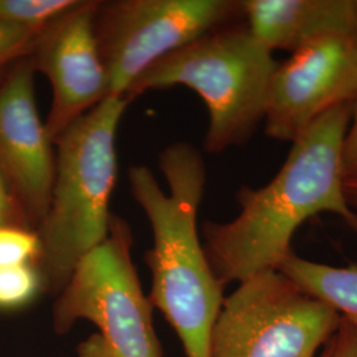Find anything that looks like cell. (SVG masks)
I'll use <instances>...</instances> for the list:
<instances>
[{"label":"cell","instance_id":"obj_1","mask_svg":"<svg viewBox=\"0 0 357 357\" xmlns=\"http://www.w3.org/2000/svg\"><path fill=\"white\" fill-rule=\"evenodd\" d=\"M354 102L319 116L293 142L280 172L266 185L243 188L240 213L229 222L204 225V250L218 282L246 281L278 270L291 240L308 218L331 212L357 231V215L345 197L344 142Z\"/></svg>","mask_w":357,"mask_h":357},{"label":"cell","instance_id":"obj_2","mask_svg":"<svg viewBox=\"0 0 357 357\" xmlns=\"http://www.w3.org/2000/svg\"><path fill=\"white\" fill-rule=\"evenodd\" d=\"M158 166L168 192L147 166L130 167L128 174L131 196L153 231V248L146 255L151 273L149 301L178 333L185 356L209 357L224 286L209 265L197 230L206 183L204 159L190 143L176 142L160 153Z\"/></svg>","mask_w":357,"mask_h":357},{"label":"cell","instance_id":"obj_3","mask_svg":"<svg viewBox=\"0 0 357 357\" xmlns=\"http://www.w3.org/2000/svg\"><path fill=\"white\" fill-rule=\"evenodd\" d=\"M109 96L56 141V171L47 215L38 225L44 291L59 295L78 262L106 240L116 180V131L128 106Z\"/></svg>","mask_w":357,"mask_h":357},{"label":"cell","instance_id":"obj_4","mask_svg":"<svg viewBox=\"0 0 357 357\" xmlns=\"http://www.w3.org/2000/svg\"><path fill=\"white\" fill-rule=\"evenodd\" d=\"M277 66L248 28L215 29L153 64L125 97L131 102L144 91L176 85L193 90L209 115L205 150L222 153L248 141L265 118Z\"/></svg>","mask_w":357,"mask_h":357},{"label":"cell","instance_id":"obj_5","mask_svg":"<svg viewBox=\"0 0 357 357\" xmlns=\"http://www.w3.org/2000/svg\"><path fill=\"white\" fill-rule=\"evenodd\" d=\"M132 230L113 215L106 240L85 255L57 295L53 327L69 331L78 320L100 330L115 357H162L153 308L132 262Z\"/></svg>","mask_w":357,"mask_h":357},{"label":"cell","instance_id":"obj_6","mask_svg":"<svg viewBox=\"0 0 357 357\" xmlns=\"http://www.w3.org/2000/svg\"><path fill=\"white\" fill-rule=\"evenodd\" d=\"M342 317L280 270L241 282L224 299L209 357H315Z\"/></svg>","mask_w":357,"mask_h":357},{"label":"cell","instance_id":"obj_7","mask_svg":"<svg viewBox=\"0 0 357 357\" xmlns=\"http://www.w3.org/2000/svg\"><path fill=\"white\" fill-rule=\"evenodd\" d=\"M240 10L228 0L100 1L94 19L110 96L125 97L153 64L217 29Z\"/></svg>","mask_w":357,"mask_h":357},{"label":"cell","instance_id":"obj_8","mask_svg":"<svg viewBox=\"0 0 357 357\" xmlns=\"http://www.w3.org/2000/svg\"><path fill=\"white\" fill-rule=\"evenodd\" d=\"M357 96V43L348 36L315 40L293 52L271 77L266 134L294 142L319 116Z\"/></svg>","mask_w":357,"mask_h":357},{"label":"cell","instance_id":"obj_9","mask_svg":"<svg viewBox=\"0 0 357 357\" xmlns=\"http://www.w3.org/2000/svg\"><path fill=\"white\" fill-rule=\"evenodd\" d=\"M98 3L81 0L72 11L45 26L29 56L35 70L51 82V112L44 123L53 144L110 96L94 31Z\"/></svg>","mask_w":357,"mask_h":357},{"label":"cell","instance_id":"obj_10","mask_svg":"<svg viewBox=\"0 0 357 357\" xmlns=\"http://www.w3.org/2000/svg\"><path fill=\"white\" fill-rule=\"evenodd\" d=\"M35 73L26 57L0 82V171L28 225L38 230L51 202L56 155L38 115Z\"/></svg>","mask_w":357,"mask_h":357},{"label":"cell","instance_id":"obj_11","mask_svg":"<svg viewBox=\"0 0 357 357\" xmlns=\"http://www.w3.org/2000/svg\"><path fill=\"white\" fill-rule=\"evenodd\" d=\"M248 31L268 51H298L330 36L357 38V0L240 1Z\"/></svg>","mask_w":357,"mask_h":357},{"label":"cell","instance_id":"obj_12","mask_svg":"<svg viewBox=\"0 0 357 357\" xmlns=\"http://www.w3.org/2000/svg\"><path fill=\"white\" fill-rule=\"evenodd\" d=\"M305 291L357 326V265L335 268L289 255L278 268Z\"/></svg>","mask_w":357,"mask_h":357},{"label":"cell","instance_id":"obj_13","mask_svg":"<svg viewBox=\"0 0 357 357\" xmlns=\"http://www.w3.org/2000/svg\"><path fill=\"white\" fill-rule=\"evenodd\" d=\"M81 0H0V23L41 32Z\"/></svg>","mask_w":357,"mask_h":357},{"label":"cell","instance_id":"obj_14","mask_svg":"<svg viewBox=\"0 0 357 357\" xmlns=\"http://www.w3.org/2000/svg\"><path fill=\"white\" fill-rule=\"evenodd\" d=\"M44 291L36 265L0 268V311H13L32 303Z\"/></svg>","mask_w":357,"mask_h":357},{"label":"cell","instance_id":"obj_15","mask_svg":"<svg viewBox=\"0 0 357 357\" xmlns=\"http://www.w3.org/2000/svg\"><path fill=\"white\" fill-rule=\"evenodd\" d=\"M41 253L38 231L20 225L0 227V268L36 265Z\"/></svg>","mask_w":357,"mask_h":357},{"label":"cell","instance_id":"obj_16","mask_svg":"<svg viewBox=\"0 0 357 357\" xmlns=\"http://www.w3.org/2000/svg\"><path fill=\"white\" fill-rule=\"evenodd\" d=\"M38 33L32 29L0 23V82L15 65L32 54Z\"/></svg>","mask_w":357,"mask_h":357},{"label":"cell","instance_id":"obj_17","mask_svg":"<svg viewBox=\"0 0 357 357\" xmlns=\"http://www.w3.org/2000/svg\"><path fill=\"white\" fill-rule=\"evenodd\" d=\"M324 357H357V326L343 319Z\"/></svg>","mask_w":357,"mask_h":357},{"label":"cell","instance_id":"obj_18","mask_svg":"<svg viewBox=\"0 0 357 357\" xmlns=\"http://www.w3.org/2000/svg\"><path fill=\"white\" fill-rule=\"evenodd\" d=\"M3 225H20L31 228L26 222V217L23 216L22 211L16 204L7 181L0 171V227Z\"/></svg>","mask_w":357,"mask_h":357},{"label":"cell","instance_id":"obj_19","mask_svg":"<svg viewBox=\"0 0 357 357\" xmlns=\"http://www.w3.org/2000/svg\"><path fill=\"white\" fill-rule=\"evenodd\" d=\"M345 176L357 175V96L354 101L352 118L344 142Z\"/></svg>","mask_w":357,"mask_h":357},{"label":"cell","instance_id":"obj_20","mask_svg":"<svg viewBox=\"0 0 357 357\" xmlns=\"http://www.w3.org/2000/svg\"><path fill=\"white\" fill-rule=\"evenodd\" d=\"M77 357H115L100 333L89 336L77 348Z\"/></svg>","mask_w":357,"mask_h":357},{"label":"cell","instance_id":"obj_21","mask_svg":"<svg viewBox=\"0 0 357 357\" xmlns=\"http://www.w3.org/2000/svg\"><path fill=\"white\" fill-rule=\"evenodd\" d=\"M344 191L349 206L357 208V175L345 178Z\"/></svg>","mask_w":357,"mask_h":357},{"label":"cell","instance_id":"obj_22","mask_svg":"<svg viewBox=\"0 0 357 357\" xmlns=\"http://www.w3.org/2000/svg\"><path fill=\"white\" fill-rule=\"evenodd\" d=\"M323 357H324V356H323Z\"/></svg>","mask_w":357,"mask_h":357}]
</instances>
